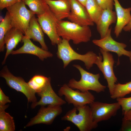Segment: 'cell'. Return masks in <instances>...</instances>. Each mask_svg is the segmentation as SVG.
Segmentation results:
<instances>
[{"label":"cell","mask_w":131,"mask_h":131,"mask_svg":"<svg viewBox=\"0 0 131 131\" xmlns=\"http://www.w3.org/2000/svg\"><path fill=\"white\" fill-rule=\"evenodd\" d=\"M57 30L58 35L62 39L72 40L75 44L89 41L92 36L89 26H81L63 20L57 22Z\"/></svg>","instance_id":"cell-1"},{"label":"cell","mask_w":131,"mask_h":131,"mask_svg":"<svg viewBox=\"0 0 131 131\" xmlns=\"http://www.w3.org/2000/svg\"><path fill=\"white\" fill-rule=\"evenodd\" d=\"M69 41L62 39L61 42L57 45V57L62 61L64 68L74 60H80L83 62L88 70L90 69L94 64H96L99 57L100 54L98 56L92 51H89L83 55L79 54L73 49Z\"/></svg>","instance_id":"cell-2"},{"label":"cell","mask_w":131,"mask_h":131,"mask_svg":"<svg viewBox=\"0 0 131 131\" xmlns=\"http://www.w3.org/2000/svg\"><path fill=\"white\" fill-rule=\"evenodd\" d=\"M61 119L72 122L80 131H90L98 126V123L93 120L90 107L87 105L74 107Z\"/></svg>","instance_id":"cell-3"},{"label":"cell","mask_w":131,"mask_h":131,"mask_svg":"<svg viewBox=\"0 0 131 131\" xmlns=\"http://www.w3.org/2000/svg\"><path fill=\"white\" fill-rule=\"evenodd\" d=\"M73 66L79 71L81 78L78 81L74 78L71 79L67 84L69 87L82 92L92 90L99 93L105 91L106 87L99 82V74H94L88 72L78 65L74 64Z\"/></svg>","instance_id":"cell-4"},{"label":"cell","mask_w":131,"mask_h":131,"mask_svg":"<svg viewBox=\"0 0 131 131\" xmlns=\"http://www.w3.org/2000/svg\"><path fill=\"white\" fill-rule=\"evenodd\" d=\"M6 8L10 15L12 27L19 30L24 34L31 18L35 14L26 8L23 0Z\"/></svg>","instance_id":"cell-5"},{"label":"cell","mask_w":131,"mask_h":131,"mask_svg":"<svg viewBox=\"0 0 131 131\" xmlns=\"http://www.w3.org/2000/svg\"><path fill=\"white\" fill-rule=\"evenodd\" d=\"M0 77L5 80L7 85L11 88L23 93L27 98L28 102L37 101L36 93L22 77L16 76L9 71L7 66H3L0 72Z\"/></svg>","instance_id":"cell-6"},{"label":"cell","mask_w":131,"mask_h":131,"mask_svg":"<svg viewBox=\"0 0 131 131\" xmlns=\"http://www.w3.org/2000/svg\"><path fill=\"white\" fill-rule=\"evenodd\" d=\"M58 92L59 96H64L68 104H72L76 107L89 105L95 100L94 96L89 91L82 92L77 89L74 90L66 84L60 88Z\"/></svg>","instance_id":"cell-7"},{"label":"cell","mask_w":131,"mask_h":131,"mask_svg":"<svg viewBox=\"0 0 131 131\" xmlns=\"http://www.w3.org/2000/svg\"><path fill=\"white\" fill-rule=\"evenodd\" d=\"M37 16L38 22L43 32L49 39L51 44L55 46L60 43L62 39L58 36L57 30V24L58 20L49 8L43 14Z\"/></svg>","instance_id":"cell-8"},{"label":"cell","mask_w":131,"mask_h":131,"mask_svg":"<svg viewBox=\"0 0 131 131\" xmlns=\"http://www.w3.org/2000/svg\"><path fill=\"white\" fill-rule=\"evenodd\" d=\"M103 58L100 59L96 65L103 74L108 84L110 95L113 92L117 78L114 72L113 66L115 63L113 56L109 52L104 50L100 48Z\"/></svg>","instance_id":"cell-9"},{"label":"cell","mask_w":131,"mask_h":131,"mask_svg":"<svg viewBox=\"0 0 131 131\" xmlns=\"http://www.w3.org/2000/svg\"><path fill=\"white\" fill-rule=\"evenodd\" d=\"M89 105L93 120L98 123L115 115L121 107L118 102L108 103L94 101Z\"/></svg>","instance_id":"cell-10"},{"label":"cell","mask_w":131,"mask_h":131,"mask_svg":"<svg viewBox=\"0 0 131 131\" xmlns=\"http://www.w3.org/2000/svg\"><path fill=\"white\" fill-rule=\"evenodd\" d=\"M111 31V28L109 29L104 37L99 40H93L92 42L104 51L116 53L119 57L123 55L131 57V51L125 49L127 46L126 44L117 42L112 38Z\"/></svg>","instance_id":"cell-11"},{"label":"cell","mask_w":131,"mask_h":131,"mask_svg":"<svg viewBox=\"0 0 131 131\" xmlns=\"http://www.w3.org/2000/svg\"><path fill=\"white\" fill-rule=\"evenodd\" d=\"M62 112L61 106L49 105L47 107L41 106L37 115L30 119L25 127L40 123L51 124L55 118Z\"/></svg>","instance_id":"cell-12"},{"label":"cell","mask_w":131,"mask_h":131,"mask_svg":"<svg viewBox=\"0 0 131 131\" xmlns=\"http://www.w3.org/2000/svg\"><path fill=\"white\" fill-rule=\"evenodd\" d=\"M71 11L68 19L70 21L82 26L94 25L85 7L77 0H69Z\"/></svg>","instance_id":"cell-13"},{"label":"cell","mask_w":131,"mask_h":131,"mask_svg":"<svg viewBox=\"0 0 131 131\" xmlns=\"http://www.w3.org/2000/svg\"><path fill=\"white\" fill-rule=\"evenodd\" d=\"M51 80L40 92L36 93L41 97L40 100L34 103H32L31 107L34 108L37 106H45L52 105L61 106L66 102L54 92L51 85Z\"/></svg>","instance_id":"cell-14"},{"label":"cell","mask_w":131,"mask_h":131,"mask_svg":"<svg viewBox=\"0 0 131 131\" xmlns=\"http://www.w3.org/2000/svg\"><path fill=\"white\" fill-rule=\"evenodd\" d=\"M23 46L18 49L13 50L11 54L13 55L21 54H28L37 56L41 61L45 59L51 57L53 55L49 51L45 50L34 45L30 39L24 35L22 41Z\"/></svg>","instance_id":"cell-15"},{"label":"cell","mask_w":131,"mask_h":131,"mask_svg":"<svg viewBox=\"0 0 131 131\" xmlns=\"http://www.w3.org/2000/svg\"><path fill=\"white\" fill-rule=\"evenodd\" d=\"M24 35L30 39H32L33 41L38 42L41 48L45 50H48V48L44 41L43 32L35 15L31 18Z\"/></svg>","instance_id":"cell-16"},{"label":"cell","mask_w":131,"mask_h":131,"mask_svg":"<svg viewBox=\"0 0 131 131\" xmlns=\"http://www.w3.org/2000/svg\"><path fill=\"white\" fill-rule=\"evenodd\" d=\"M116 16V24L114 28V33L118 37L123 28L131 19V8H123L118 0H114Z\"/></svg>","instance_id":"cell-17"},{"label":"cell","mask_w":131,"mask_h":131,"mask_svg":"<svg viewBox=\"0 0 131 131\" xmlns=\"http://www.w3.org/2000/svg\"><path fill=\"white\" fill-rule=\"evenodd\" d=\"M23 34L19 30L13 27L7 32L4 38L6 50L4 59L1 63L2 65L5 64L8 56L11 54L19 42L22 41L24 36Z\"/></svg>","instance_id":"cell-18"},{"label":"cell","mask_w":131,"mask_h":131,"mask_svg":"<svg viewBox=\"0 0 131 131\" xmlns=\"http://www.w3.org/2000/svg\"><path fill=\"white\" fill-rule=\"evenodd\" d=\"M116 16L115 11L109 9H103L101 14L96 23L97 29L101 38L104 37L111 24L115 23Z\"/></svg>","instance_id":"cell-19"},{"label":"cell","mask_w":131,"mask_h":131,"mask_svg":"<svg viewBox=\"0 0 131 131\" xmlns=\"http://www.w3.org/2000/svg\"><path fill=\"white\" fill-rule=\"evenodd\" d=\"M58 20L67 18L71 11L69 0H44Z\"/></svg>","instance_id":"cell-20"},{"label":"cell","mask_w":131,"mask_h":131,"mask_svg":"<svg viewBox=\"0 0 131 131\" xmlns=\"http://www.w3.org/2000/svg\"><path fill=\"white\" fill-rule=\"evenodd\" d=\"M9 105L0 106V131H14L15 125L13 118L5 111Z\"/></svg>","instance_id":"cell-21"},{"label":"cell","mask_w":131,"mask_h":131,"mask_svg":"<svg viewBox=\"0 0 131 131\" xmlns=\"http://www.w3.org/2000/svg\"><path fill=\"white\" fill-rule=\"evenodd\" d=\"M85 7L91 20L96 24L103 9L96 0H87Z\"/></svg>","instance_id":"cell-22"},{"label":"cell","mask_w":131,"mask_h":131,"mask_svg":"<svg viewBox=\"0 0 131 131\" xmlns=\"http://www.w3.org/2000/svg\"><path fill=\"white\" fill-rule=\"evenodd\" d=\"M37 16L43 14L49 7L44 0H22Z\"/></svg>","instance_id":"cell-23"},{"label":"cell","mask_w":131,"mask_h":131,"mask_svg":"<svg viewBox=\"0 0 131 131\" xmlns=\"http://www.w3.org/2000/svg\"><path fill=\"white\" fill-rule=\"evenodd\" d=\"M50 80V77H47L41 75H35L27 83L30 88L37 93L41 91Z\"/></svg>","instance_id":"cell-24"},{"label":"cell","mask_w":131,"mask_h":131,"mask_svg":"<svg viewBox=\"0 0 131 131\" xmlns=\"http://www.w3.org/2000/svg\"><path fill=\"white\" fill-rule=\"evenodd\" d=\"M12 27L10 15L7 11L4 18L0 23V51L3 52L5 49L4 38L7 32Z\"/></svg>","instance_id":"cell-25"},{"label":"cell","mask_w":131,"mask_h":131,"mask_svg":"<svg viewBox=\"0 0 131 131\" xmlns=\"http://www.w3.org/2000/svg\"><path fill=\"white\" fill-rule=\"evenodd\" d=\"M131 93V81L124 84L118 83L115 85L113 92L111 98L115 99L123 97Z\"/></svg>","instance_id":"cell-26"},{"label":"cell","mask_w":131,"mask_h":131,"mask_svg":"<svg viewBox=\"0 0 131 131\" xmlns=\"http://www.w3.org/2000/svg\"><path fill=\"white\" fill-rule=\"evenodd\" d=\"M116 99L122 108L123 115L131 109V97L120 98Z\"/></svg>","instance_id":"cell-27"},{"label":"cell","mask_w":131,"mask_h":131,"mask_svg":"<svg viewBox=\"0 0 131 131\" xmlns=\"http://www.w3.org/2000/svg\"><path fill=\"white\" fill-rule=\"evenodd\" d=\"M103 9H109L113 10L114 5V0H96Z\"/></svg>","instance_id":"cell-28"},{"label":"cell","mask_w":131,"mask_h":131,"mask_svg":"<svg viewBox=\"0 0 131 131\" xmlns=\"http://www.w3.org/2000/svg\"><path fill=\"white\" fill-rule=\"evenodd\" d=\"M17 2V0H0V9L11 6Z\"/></svg>","instance_id":"cell-29"},{"label":"cell","mask_w":131,"mask_h":131,"mask_svg":"<svg viewBox=\"0 0 131 131\" xmlns=\"http://www.w3.org/2000/svg\"><path fill=\"white\" fill-rule=\"evenodd\" d=\"M121 131H131V121L123 118Z\"/></svg>","instance_id":"cell-30"},{"label":"cell","mask_w":131,"mask_h":131,"mask_svg":"<svg viewBox=\"0 0 131 131\" xmlns=\"http://www.w3.org/2000/svg\"><path fill=\"white\" fill-rule=\"evenodd\" d=\"M11 102L9 97L5 95L0 88V106H3Z\"/></svg>","instance_id":"cell-31"},{"label":"cell","mask_w":131,"mask_h":131,"mask_svg":"<svg viewBox=\"0 0 131 131\" xmlns=\"http://www.w3.org/2000/svg\"><path fill=\"white\" fill-rule=\"evenodd\" d=\"M123 118L131 121V109L123 115Z\"/></svg>","instance_id":"cell-32"},{"label":"cell","mask_w":131,"mask_h":131,"mask_svg":"<svg viewBox=\"0 0 131 131\" xmlns=\"http://www.w3.org/2000/svg\"><path fill=\"white\" fill-rule=\"evenodd\" d=\"M123 29L126 31H130L131 30V19L127 24L123 28Z\"/></svg>","instance_id":"cell-33"},{"label":"cell","mask_w":131,"mask_h":131,"mask_svg":"<svg viewBox=\"0 0 131 131\" xmlns=\"http://www.w3.org/2000/svg\"><path fill=\"white\" fill-rule=\"evenodd\" d=\"M83 6L85 7L87 0H77Z\"/></svg>","instance_id":"cell-34"},{"label":"cell","mask_w":131,"mask_h":131,"mask_svg":"<svg viewBox=\"0 0 131 131\" xmlns=\"http://www.w3.org/2000/svg\"><path fill=\"white\" fill-rule=\"evenodd\" d=\"M129 59L131 64V57H129Z\"/></svg>","instance_id":"cell-35"},{"label":"cell","mask_w":131,"mask_h":131,"mask_svg":"<svg viewBox=\"0 0 131 131\" xmlns=\"http://www.w3.org/2000/svg\"><path fill=\"white\" fill-rule=\"evenodd\" d=\"M17 2H19V1H20L21 0H17Z\"/></svg>","instance_id":"cell-36"}]
</instances>
